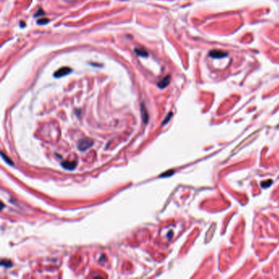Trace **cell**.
Returning <instances> with one entry per match:
<instances>
[{
    "label": "cell",
    "mask_w": 279,
    "mask_h": 279,
    "mask_svg": "<svg viewBox=\"0 0 279 279\" xmlns=\"http://www.w3.org/2000/svg\"><path fill=\"white\" fill-rule=\"evenodd\" d=\"M44 11H43L42 9H39V11H38L37 13H35V17H38V16H40V15H44Z\"/></svg>",
    "instance_id": "cell-10"
},
{
    "label": "cell",
    "mask_w": 279,
    "mask_h": 279,
    "mask_svg": "<svg viewBox=\"0 0 279 279\" xmlns=\"http://www.w3.org/2000/svg\"><path fill=\"white\" fill-rule=\"evenodd\" d=\"M71 68L70 67H68V66H63V67H61L60 69H58L57 70L55 71V73H54V77L55 78H61V77H63V76H65V75H67V74H69L71 72Z\"/></svg>",
    "instance_id": "cell-3"
},
{
    "label": "cell",
    "mask_w": 279,
    "mask_h": 279,
    "mask_svg": "<svg viewBox=\"0 0 279 279\" xmlns=\"http://www.w3.org/2000/svg\"><path fill=\"white\" fill-rule=\"evenodd\" d=\"M2 157H3V158H4L5 159V161H6V162H8V163H9V164H10V165H13V163H12V161H10V160H8V157H5V155L4 154H3V153L2 152Z\"/></svg>",
    "instance_id": "cell-12"
},
{
    "label": "cell",
    "mask_w": 279,
    "mask_h": 279,
    "mask_svg": "<svg viewBox=\"0 0 279 279\" xmlns=\"http://www.w3.org/2000/svg\"><path fill=\"white\" fill-rule=\"evenodd\" d=\"M170 75H166V77L161 79L158 83H157V86L160 88H166L170 83Z\"/></svg>",
    "instance_id": "cell-4"
},
{
    "label": "cell",
    "mask_w": 279,
    "mask_h": 279,
    "mask_svg": "<svg viewBox=\"0 0 279 279\" xmlns=\"http://www.w3.org/2000/svg\"><path fill=\"white\" fill-rule=\"evenodd\" d=\"M49 22V20L47 19V18H40L39 19L38 21H37V23L39 24V25H45V24H47Z\"/></svg>",
    "instance_id": "cell-8"
},
{
    "label": "cell",
    "mask_w": 279,
    "mask_h": 279,
    "mask_svg": "<svg viewBox=\"0 0 279 279\" xmlns=\"http://www.w3.org/2000/svg\"><path fill=\"white\" fill-rule=\"evenodd\" d=\"M228 52L222 51V50H219V49H213L211 51H209V56L212 58L214 59H221L223 57H228Z\"/></svg>",
    "instance_id": "cell-2"
},
{
    "label": "cell",
    "mask_w": 279,
    "mask_h": 279,
    "mask_svg": "<svg viewBox=\"0 0 279 279\" xmlns=\"http://www.w3.org/2000/svg\"><path fill=\"white\" fill-rule=\"evenodd\" d=\"M171 115H172V113H170L169 115H168V116L166 118V120H165L163 121V125H166V123L169 121V120H170V118H171Z\"/></svg>",
    "instance_id": "cell-11"
},
{
    "label": "cell",
    "mask_w": 279,
    "mask_h": 279,
    "mask_svg": "<svg viewBox=\"0 0 279 279\" xmlns=\"http://www.w3.org/2000/svg\"><path fill=\"white\" fill-rule=\"evenodd\" d=\"M93 142L90 138H83V139L79 141L77 147H78L79 151L84 152V151H86L88 148H90L93 146Z\"/></svg>",
    "instance_id": "cell-1"
},
{
    "label": "cell",
    "mask_w": 279,
    "mask_h": 279,
    "mask_svg": "<svg viewBox=\"0 0 279 279\" xmlns=\"http://www.w3.org/2000/svg\"><path fill=\"white\" fill-rule=\"evenodd\" d=\"M76 166H77V163L73 161H64L63 163H61V166H62L64 169L68 170H74V168L76 167Z\"/></svg>",
    "instance_id": "cell-5"
},
{
    "label": "cell",
    "mask_w": 279,
    "mask_h": 279,
    "mask_svg": "<svg viewBox=\"0 0 279 279\" xmlns=\"http://www.w3.org/2000/svg\"><path fill=\"white\" fill-rule=\"evenodd\" d=\"M141 112H142L143 121L146 124L148 122V114L147 109H146V107H145V106L143 104H142V106H141Z\"/></svg>",
    "instance_id": "cell-7"
},
{
    "label": "cell",
    "mask_w": 279,
    "mask_h": 279,
    "mask_svg": "<svg viewBox=\"0 0 279 279\" xmlns=\"http://www.w3.org/2000/svg\"><path fill=\"white\" fill-rule=\"evenodd\" d=\"M134 52L138 57H147L148 56V52L143 48H136L134 49Z\"/></svg>",
    "instance_id": "cell-6"
},
{
    "label": "cell",
    "mask_w": 279,
    "mask_h": 279,
    "mask_svg": "<svg viewBox=\"0 0 279 279\" xmlns=\"http://www.w3.org/2000/svg\"><path fill=\"white\" fill-rule=\"evenodd\" d=\"M1 264H2V266H4V267H11L12 266V263L10 261H6L5 260H3L2 263H1Z\"/></svg>",
    "instance_id": "cell-9"
}]
</instances>
